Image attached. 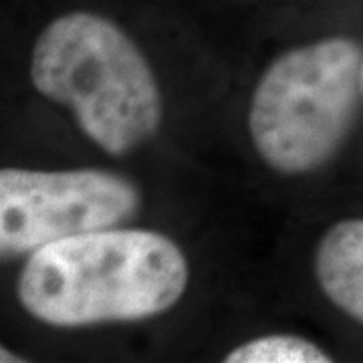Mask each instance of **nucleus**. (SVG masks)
Returning <instances> with one entry per match:
<instances>
[{
    "mask_svg": "<svg viewBox=\"0 0 363 363\" xmlns=\"http://www.w3.org/2000/svg\"><path fill=\"white\" fill-rule=\"evenodd\" d=\"M0 362L2 363H13V362H26L25 357H14V353H11V351H6V347H2V350H0Z\"/></svg>",
    "mask_w": 363,
    "mask_h": 363,
    "instance_id": "obj_7",
    "label": "nucleus"
},
{
    "mask_svg": "<svg viewBox=\"0 0 363 363\" xmlns=\"http://www.w3.org/2000/svg\"><path fill=\"white\" fill-rule=\"evenodd\" d=\"M138 186L105 169L4 168L0 172V255L14 259L77 234L131 220Z\"/></svg>",
    "mask_w": 363,
    "mask_h": 363,
    "instance_id": "obj_4",
    "label": "nucleus"
},
{
    "mask_svg": "<svg viewBox=\"0 0 363 363\" xmlns=\"http://www.w3.org/2000/svg\"><path fill=\"white\" fill-rule=\"evenodd\" d=\"M226 363H329L331 357L319 345L298 335H267L230 351Z\"/></svg>",
    "mask_w": 363,
    "mask_h": 363,
    "instance_id": "obj_6",
    "label": "nucleus"
},
{
    "mask_svg": "<svg viewBox=\"0 0 363 363\" xmlns=\"http://www.w3.org/2000/svg\"><path fill=\"white\" fill-rule=\"evenodd\" d=\"M362 73V47L345 37L277 57L260 77L248 113L260 157L281 174H309L331 162L355 123Z\"/></svg>",
    "mask_w": 363,
    "mask_h": 363,
    "instance_id": "obj_3",
    "label": "nucleus"
},
{
    "mask_svg": "<svg viewBox=\"0 0 363 363\" xmlns=\"http://www.w3.org/2000/svg\"><path fill=\"white\" fill-rule=\"evenodd\" d=\"M315 274L327 298L363 325V218L337 222L325 233Z\"/></svg>",
    "mask_w": 363,
    "mask_h": 363,
    "instance_id": "obj_5",
    "label": "nucleus"
},
{
    "mask_svg": "<svg viewBox=\"0 0 363 363\" xmlns=\"http://www.w3.org/2000/svg\"><path fill=\"white\" fill-rule=\"evenodd\" d=\"M188 262L164 234L104 228L37 248L18 277V301L55 327L131 323L174 307Z\"/></svg>",
    "mask_w": 363,
    "mask_h": 363,
    "instance_id": "obj_1",
    "label": "nucleus"
},
{
    "mask_svg": "<svg viewBox=\"0 0 363 363\" xmlns=\"http://www.w3.org/2000/svg\"><path fill=\"white\" fill-rule=\"evenodd\" d=\"M30 79L67 105L83 133L109 156H125L162 123V95L142 51L109 18L71 13L39 35Z\"/></svg>",
    "mask_w": 363,
    "mask_h": 363,
    "instance_id": "obj_2",
    "label": "nucleus"
},
{
    "mask_svg": "<svg viewBox=\"0 0 363 363\" xmlns=\"http://www.w3.org/2000/svg\"><path fill=\"white\" fill-rule=\"evenodd\" d=\"M362 83H363V73H362Z\"/></svg>",
    "mask_w": 363,
    "mask_h": 363,
    "instance_id": "obj_8",
    "label": "nucleus"
}]
</instances>
